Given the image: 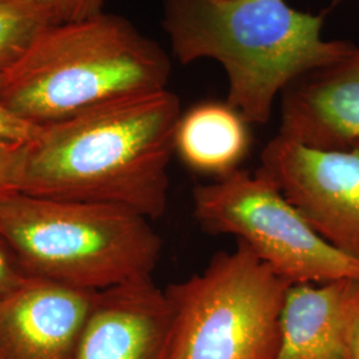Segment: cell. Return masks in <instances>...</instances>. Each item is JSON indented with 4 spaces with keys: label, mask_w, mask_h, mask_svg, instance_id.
I'll return each instance as SVG.
<instances>
[{
    "label": "cell",
    "mask_w": 359,
    "mask_h": 359,
    "mask_svg": "<svg viewBox=\"0 0 359 359\" xmlns=\"http://www.w3.org/2000/svg\"><path fill=\"white\" fill-rule=\"evenodd\" d=\"M167 51L116 13L47 26L0 75V99L19 118L44 127L121 96L165 90Z\"/></svg>",
    "instance_id": "3957f363"
},
{
    "label": "cell",
    "mask_w": 359,
    "mask_h": 359,
    "mask_svg": "<svg viewBox=\"0 0 359 359\" xmlns=\"http://www.w3.org/2000/svg\"><path fill=\"white\" fill-rule=\"evenodd\" d=\"M277 135L335 149L359 142V47L332 65L297 77L281 93Z\"/></svg>",
    "instance_id": "30bf717a"
},
{
    "label": "cell",
    "mask_w": 359,
    "mask_h": 359,
    "mask_svg": "<svg viewBox=\"0 0 359 359\" xmlns=\"http://www.w3.org/2000/svg\"><path fill=\"white\" fill-rule=\"evenodd\" d=\"M172 320L152 278L97 292L72 359H168Z\"/></svg>",
    "instance_id": "9c48e42d"
},
{
    "label": "cell",
    "mask_w": 359,
    "mask_h": 359,
    "mask_svg": "<svg viewBox=\"0 0 359 359\" xmlns=\"http://www.w3.org/2000/svg\"><path fill=\"white\" fill-rule=\"evenodd\" d=\"M1 75V74H0ZM40 127H35L13 114L0 99V140L31 142Z\"/></svg>",
    "instance_id": "2e32d148"
},
{
    "label": "cell",
    "mask_w": 359,
    "mask_h": 359,
    "mask_svg": "<svg viewBox=\"0 0 359 359\" xmlns=\"http://www.w3.org/2000/svg\"><path fill=\"white\" fill-rule=\"evenodd\" d=\"M250 140L249 124L238 111L226 102H205L180 117L176 154L194 172L221 177L238 169Z\"/></svg>",
    "instance_id": "7c38bea8"
},
{
    "label": "cell",
    "mask_w": 359,
    "mask_h": 359,
    "mask_svg": "<svg viewBox=\"0 0 359 359\" xmlns=\"http://www.w3.org/2000/svg\"><path fill=\"white\" fill-rule=\"evenodd\" d=\"M48 26L81 22L104 13L105 0H25Z\"/></svg>",
    "instance_id": "5bb4252c"
},
{
    "label": "cell",
    "mask_w": 359,
    "mask_h": 359,
    "mask_svg": "<svg viewBox=\"0 0 359 359\" xmlns=\"http://www.w3.org/2000/svg\"><path fill=\"white\" fill-rule=\"evenodd\" d=\"M28 276L11 249L0 238V298L23 283Z\"/></svg>",
    "instance_id": "e0dca14e"
},
{
    "label": "cell",
    "mask_w": 359,
    "mask_h": 359,
    "mask_svg": "<svg viewBox=\"0 0 359 359\" xmlns=\"http://www.w3.org/2000/svg\"><path fill=\"white\" fill-rule=\"evenodd\" d=\"M181 115L179 96L165 88L121 96L40 127L26 142L18 192L161 217Z\"/></svg>",
    "instance_id": "6da1fadb"
},
{
    "label": "cell",
    "mask_w": 359,
    "mask_h": 359,
    "mask_svg": "<svg viewBox=\"0 0 359 359\" xmlns=\"http://www.w3.org/2000/svg\"><path fill=\"white\" fill-rule=\"evenodd\" d=\"M348 359H359V308L351 321L347 337Z\"/></svg>",
    "instance_id": "ac0fdd59"
},
{
    "label": "cell",
    "mask_w": 359,
    "mask_h": 359,
    "mask_svg": "<svg viewBox=\"0 0 359 359\" xmlns=\"http://www.w3.org/2000/svg\"><path fill=\"white\" fill-rule=\"evenodd\" d=\"M96 293L28 276L0 298V359H72Z\"/></svg>",
    "instance_id": "ba28073f"
},
{
    "label": "cell",
    "mask_w": 359,
    "mask_h": 359,
    "mask_svg": "<svg viewBox=\"0 0 359 359\" xmlns=\"http://www.w3.org/2000/svg\"><path fill=\"white\" fill-rule=\"evenodd\" d=\"M192 203L204 231L236 237L290 285L359 280V261L325 241L259 169L197 185Z\"/></svg>",
    "instance_id": "8992f818"
},
{
    "label": "cell",
    "mask_w": 359,
    "mask_h": 359,
    "mask_svg": "<svg viewBox=\"0 0 359 359\" xmlns=\"http://www.w3.org/2000/svg\"><path fill=\"white\" fill-rule=\"evenodd\" d=\"M289 286L240 243L215 255L164 289L173 313L168 359H276Z\"/></svg>",
    "instance_id": "5b68a950"
},
{
    "label": "cell",
    "mask_w": 359,
    "mask_h": 359,
    "mask_svg": "<svg viewBox=\"0 0 359 359\" xmlns=\"http://www.w3.org/2000/svg\"><path fill=\"white\" fill-rule=\"evenodd\" d=\"M359 308V280L290 285L276 359H348L347 337Z\"/></svg>",
    "instance_id": "8fae6325"
},
{
    "label": "cell",
    "mask_w": 359,
    "mask_h": 359,
    "mask_svg": "<svg viewBox=\"0 0 359 359\" xmlns=\"http://www.w3.org/2000/svg\"><path fill=\"white\" fill-rule=\"evenodd\" d=\"M258 169L325 241L359 261V142L320 149L276 135Z\"/></svg>",
    "instance_id": "52a82bcc"
},
{
    "label": "cell",
    "mask_w": 359,
    "mask_h": 359,
    "mask_svg": "<svg viewBox=\"0 0 359 359\" xmlns=\"http://www.w3.org/2000/svg\"><path fill=\"white\" fill-rule=\"evenodd\" d=\"M0 238L29 276L88 292L152 278L163 250L130 209L22 192L0 200Z\"/></svg>",
    "instance_id": "277c9868"
},
{
    "label": "cell",
    "mask_w": 359,
    "mask_h": 359,
    "mask_svg": "<svg viewBox=\"0 0 359 359\" xmlns=\"http://www.w3.org/2000/svg\"><path fill=\"white\" fill-rule=\"evenodd\" d=\"M161 25L181 65L213 59L228 77L226 103L248 124H266L283 90L355 44L322 38L325 15L286 0H161Z\"/></svg>",
    "instance_id": "7a4b0ae2"
},
{
    "label": "cell",
    "mask_w": 359,
    "mask_h": 359,
    "mask_svg": "<svg viewBox=\"0 0 359 359\" xmlns=\"http://www.w3.org/2000/svg\"><path fill=\"white\" fill-rule=\"evenodd\" d=\"M48 26L25 0H0V74L28 50Z\"/></svg>",
    "instance_id": "4fadbf2b"
},
{
    "label": "cell",
    "mask_w": 359,
    "mask_h": 359,
    "mask_svg": "<svg viewBox=\"0 0 359 359\" xmlns=\"http://www.w3.org/2000/svg\"><path fill=\"white\" fill-rule=\"evenodd\" d=\"M26 142L0 140V200L18 192V176Z\"/></svg>",
    "instance_id": "9a60e30c"
}]
</instances>
